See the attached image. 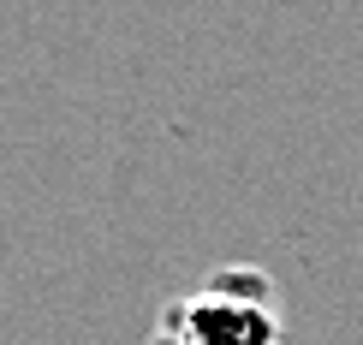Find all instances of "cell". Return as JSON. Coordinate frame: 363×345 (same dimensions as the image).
<instances>
[{
    "label": "cell",
    "instance_id": "obj_1",
    "mask_svg": "<svg viewBox=\"0 0 363 345\" xmlns=\"http://www.w3.org/2000/svg\"><path fill=\"white\" fill-rule=\"evenodd\" d=\"M155 345H280V327L262 298H233L208 286L203 298H185L161 316Z\"/></svg>",
    "mask_w": 363,
    "mask_h": 345
}]
</instances>
